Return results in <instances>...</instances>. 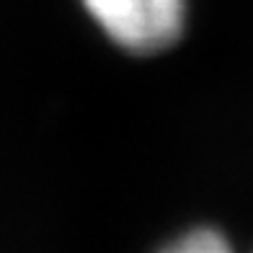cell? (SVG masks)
<instances>
[{
	"mask_svg": "<svg viewBox=\"0 0 253 253\" xmlns=\"http://www.w3.org/2000/svg\"><path fill=\"white\" fill-rule=\"evenodd\" d=\"M119 47L150 54L170 47L183 29V0H83Z\"/></svg>",
	"mask_w": 253,
	"mask_h": 253,
	"instance_id": "1",
	"label": "cell"
},
{
	"mask_svg": "<svg viewBox=\"0 0 253 253\" xmlns=\"http://www.w3.org/2000/svg\"><path fill=\"white\" fill-rule=\"evenodd\" d=\"M230 246L225 243V238L214 230H194L183 240H176L168 251L173 253H220L227 251Z\"/></svg>",
	"mask_w": 253,
	"mask_h": 253,
	"instance_id": "2",
	"label": "cell"
}]
</instances>
